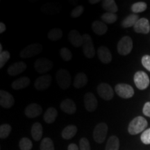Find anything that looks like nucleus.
<instances>
[{"mask_svg": "<svg viewBox=\"0 0 150 150\" xmlns=\"http://www.w3.org/2000/svg\"><path fill=\"white\" fill-rule=\"evenodd\" d=\"M10 53L8 51H3L0 54V68H2L4 66L7 61L10 59Z\"/></svg>", "mask_w": 150, "mask_h": 150, "instance_id": "obj_37", "label": "nucleus"}, {"mask_svg": "<svg viewBox=\"0 0 150 150\" xmlns=\"http://www.w3.org/2000/svg\"><path fill=\"white\" fill-rule=\"evenodd\" d=\"M83 11H84V7L83 6L81 5L77 6L75 7V8L71 11V13H70L71 17L73 18H79V17H80L82 14H83Z\"/></svg>", "mask_w": 150, "mask_h": 150, "instance_id": "obj_38", "label": "nucleus"}, {"mask_svg": "<svg viewBox=\"0 0 150 150\" xmlns=\"http://www.w3.org/2000/svg\"><path fill=\"white\" fill-rule=\"evenodd\" d=\"M108 125L104 122L97 124L93 131V138L97 143H102L108 134Z\"/></svg>", "mask_w": 150, "mask_h": 150, "instance_id": "obj_4", "label": "nucleus"}, {"mask_svg": "<svg viewBox=\"0 0 150 150\" xmlns=\"http://www.w3.org/2000/svg\"><path fill=\"white\" fill-rule=\"evenodd\" d=\"M97 55L100 61L104 64H108L112 61L111 53L106 46H102L98 49Z\"/></svg>", "mask_w": 150, "mask_h": 150, "instance_id": "obj_17", "label": "nucleus"}, {"mask_svg": "<svg viewBox=\"0 0 150 150\" xmlns=\"http://www.w3.org/2000/svg\"><path fill=\"white\" fill-rule=\"evenodd\" d=\"M57 116V110L54 107H50L47 108V110L45 112L44 115H43V118H44V120L46 123L52 124L55 122Z\"/></svg>", "mask_w": 150, "mask_h": 150, "instance_id": "obj_23", "label": "nucleus"}, {"mask_svg": "<svg viewBox=\"0 0 150 150\" xmlns=\"http://www.w3.org/2000/svg\"><path fill=\"white\" fill-rule=\"evenodd\" d=\"M97 93L103 99L109 101L114 96L113 89L109 84L106 83H99L97 87Z\"/></svg>", "mask_w": 150, "mask_h": 150, "instance_id": "obj_10", "label": "nucleus"}, {"mask_svg": "<svg viewBox=\"0 0 150 150\" xmlns=\"http://www.w3.org/2000/svg\"><path fill=\"white\" fill-rule=\"evenodd\" d=\"M102 8L106 12L115 13L118 11V7L114 0H104L102 1Z\"/></svg>", "mask_w": 150, "mask_h": 150, "instance_id": "obj_27", "label": "nucleus"}, {"mask_svg": "<svg viewBox=\"0 0 150 150\" xmlns=\"http://www.w3.org/2000/svg\"><path fill=\"white\" fill-rule=\"evenodd\" d=\"M59 8L54 4H46L41 8V11L45 13H56L59 11Z\"/></svg>", "mask_w": 150, "mask_h": 150, "instance_id": "obj_34", "label": "nucleus"}, {"mask_svg": "<svg viewBox=\"0 0 150 150\" xmlns=\"http://www.w3.org/2000/svg\"><path fill=\"white\" fill-rule=\"evenodd\" d=\"M31 136L35 141H39L42 136V127L40 122H35L31 127Z\"/></svg>", "mask_w": 150, "mask_h": 150, "instance_id": "obj_25", "label": "nucleus"}, {"mask_svg": "<svg viewBox=\"0 0 150 150\" xmlns=\"http://www.w3.org/2000/svg\"><path fill=\"white\" fill-rule=\"evenodd\" d=\"M80 150H91L89 140L86 138H82L79 141Z\"/></svg>", "mask_w": 150, "mask_h": 150, "instance_id": "obj_40", "label": "nucleus"}, {"mask_svg": "<svg viewBox=\"0 0 150 150\" xmlns=\"http://www.w3.org/2000/svg\"><path fill=\"white\" fill-rule=\"evenodd\" d=\"M89 2L91 3V4H95L100 2V1H99V0H90Z\"/></svg>", "mask_w": 150, "mask_h": 150, "instance_id": "obj_45", "label": "nucleus"}, {"mask_svg": "<svg viewBox=\"0 0 150 150\" xmlns=\"http://www.w3.org/2000/svg\"><path fill=\"white\" fill-rule=\"evenodd\" d=\"M120 140L116 136H112L106 142L105 150H119Z\"/></svg>", "mask_w": 150, "mask_h": 150, "instance_id": "obj_28", "label": "nucleus"}, {"mask_svg": "<svg viewBox=\"0 0 150 150\" xmlns=\"http://www.w3.org/2000/svg\"><path fill=\"white\" fill-rule=\"evenodd\" d=\"M92 29L95 34L103 35L107 32L108 26L106 23L99 20H95L92 24Z\"/></svg>", "mask_w": 150, "mask_h": 150, "instance_id": "obj_20", "label": "nucleus"}, {"mask_svg": "<svg viewBox=\"0 0 150 150\" xmlns=\"http://www.w3.org/2000/svg\"><path fill=\"white\" fill-rule=\"evenodd\" d=\"M47 37L52 41L59 40L63 37V31H62L61 29H58V28L51 29L49 31Z\"/></svg>", "mask_w": 150, "mask_h": 150, "instance_id": "obj_29", "label": "nucleus"}, {"mask_svg": "<svg viewBox=\"0 0 150 150\" xmlns=\"http://www.w3.org/2000/svg\"><path fill=\"white\" fill-rule=\"evenodd\" d=\"M68 40L74 47H80L83 45V35L77 30L73 29L68 33Z\"/></svg>", "mask_w": 150, "mask_h": 150, "instance_id": "obj_16", "label": "nucleus"}, {"mask_svg": "<svg viewBox=\"0 0 150 150\" xmlns=\"http://www.w3.org/2000/svg\"><path fill=\"white\" fill-rule=\"evenodd\" d=\"M140 140L145 145H149L150 144V128L146 129L142 132L140 136Z\"/></svg>", "mask_w": 150, "mask_h": 150, "instance_id": "obj_39", "label": "nucleus"}, {"mask_svg": "<svg viewBox=\"0 0 150 150\" xmlns=\"http://www.w3.org/2000/svg\"><path fill=\"white\" fill-rule=\"evenodd\" d=\"M142 64L148 71L150 72V56L149 55H145L142 56Z\"/></svg>", "mask_w": 150, "mask_h": 150, "instance_id": "obj_41", "label": "nucleus"}, {"mask_svg": "<svg viewBox=\"0 0 150 150\" xmlns=\"http://www.w3.org/2000/svg\"><path fill=\"white\" fill-rule=\"evenodd\" d=\"M67 150H79V149L78 146L76 145V144L72 143L68 146V147H67Z\"/></svg>", "mask_w": 150, "mask_h": 150, "instance_id": "obj_43", "label": "nucleus"}, {"mask_svg": "<svg viewBox=\"0 0 150 150\" xmlns=\"http://www.w3.org/2000/svg\"><path fill=\"white\" fill-rule=\"evenodd\" d=\"M60 108L62 111L65 113L72 115L76 111V106L74 101L71 99H66L63 100L60 104Z\"/></svg>", "mask_w": 150, "mask_h": 150, "instance_id": "obj_19", "label": "nucleus"}, {"mask_svg": "<svg viewBox=\"0 0 150 150\" xmlns=\"http://www.w3.org/2000/svg\"><path fill=\"white\" fill-rule=\"evenodd\" d=\"M53 63L47 59L40 58L35 61L34 67L35 70L40 74H45L49 72L53 67Z\"/></svg>", "mask_w": 150, "mask_h": 150, "instance_id": "obj_9", "label": "nucleus"}, {"mask_svg": "<svg viewBox=\"0 0 150 150\" xmlns=\"http://www.w3.org/2000/svg\"><path fill=\"white\" fill-rule=\"evenodd\" d=\"M134 29L136 33L147 34L150 31L149 20L146 18H140L134 26Z\"/></svg>", "mask_w": 150, "mask_h": 150, "instance_id": "obj_15", "label": "nucleus"}, {"mask_svg": "<svg viewBox=\"0 0 150 150\" xmlns=\"http://www.w3.org/2000/svg\"><path fill=\"white\" fill-rule=\"evenodd\" d=\"M56 80L59 87L63 90H67L71 85L70 74L65 69H60L56 72Z\"/></svg>", "mask_w": 150, "mask_h": 150, "instance_id": "obj_2", "label": "nucleus"}, {"mask_svg": "<svg viewBox=\"0 0 150 150\" xmlns=\"http://www.w3.org/2000/svg\"><path fill=\"white\" fill-rule=\"evenodd\" d=\"M88 83V77L83 72H79L76 75L74 78L73 86L75 88H81Z\"/></svg>", "mask_w": 150, "mask_h": 150, "instance_id": "obj_22", "label": "nucleus"}, {"mask_svg": "<svg viewBox=\"0 0 150 150\" xmlns=\"http://www.w3.org/2000/svg\"><path fill=\"white\" fill-rule=\"evenodd\" d=\"M147 8V5L145 2L143 1H139V2L134 3L131 6V9L133 13H142L145 11Z\"/></svg>", "mask_w": 150, "mask_h": 150, "instance_id": "obj_31", "label": "nucleus"}, {"mask_svg": "<svg viewBox=\"0 0 150 150\" xmlns=\"http://www.w3.org/2000/svg\"><path fill=\"white\" fill-rule=\"evenodd\" d=\"M19 147L21 150H31L33 147V143L29 138L24 137L19 142Z\"/></svg>", "mask_w": 150, "mask_h": 150, "instance_id": "obj_33", "label": "nucleus"}, {"mask_svg": "<svg viewBox=\"0 0 150 150\" xmlns=\"http://www.w3.org/2000/svg\"><path fill=\"white\" fill-rule=\"evenodd\" d=\"M134 83L139 90H145L149 85V78L143 71H138L134 75Z\"/></svg>", "mask_w": 150, "mask_h": 150, "instance_id": "obj_8", "label": "nucleus"}, {"mask_svg": "<svg viewBox=\"0 0 150 150\" xmlns=\"http://www.w3.org/2000/svg\"><path fill=\"white\" fill-rule=\"evenodd\" d=\"M11 130H12V128H11V125H8V124L1 125V127H0V138L1 139L6 138L7 137H8L9 134H11Z\"/></svg>", "mask_w": 150, "mask_h": 150, "instance_id": "obj_35", "label": "nucleus"}, {"mask_svg": "<svg viewBox=\"0 0 150 150\" xmlns=\"http://www.w3.org/2000/svg\"><path fill=\"white\" fill-rule=\"evenodd\" d=\"M102 22L106 24H113L117 20V16L115 13H105L101 16Z\"/></svg>", "mask_w": 150, "mask_h": 150, "instance_id": "obj_30", "label": "nucleus"}, {"mask_svg": "<svg viewBox=\"0 0 150 150\" xmlns=\"http://www.w3.org/2000/svg\"><path fill=\"white\" fill-rule=\"evenodd\" d=\"M27 69V65L22 61L16 62L8 67L7 72L11 76H16V75L21 74Z\"/></svg>", "mask_w": 150, "mask_h": 150, "instance_id": "obj_18", "label": "nucleus"}, {"mask_svg": "<svg viewBox=\"0 0 150 150\" xmlns=\"http://www.w3.org/2000/svg\"><path fill=\"white\" fill-rule=\"evenodd\" d=\"M6 29V27L5 24L3 22L0 23V33H3Z\"/></svg>", "mask_w": 150, "mask_h": 150, "instance_id": "obj_44", "label": "nucleus"}, {"mask_svg": "<svg viewBox=\"0 0 150 150\" xmlns=\"http://www.w3.org/2000/svg\"><path fill=\"white\" fill-rule=\"evenodd\" d=\"M60 55L65 61H70L72 58V52L67 47H62L60 50Z\"/></svg>", "mask_w": 150, "mask_h": 150, "instance_id": "obj_36", "label": "nucleus"}, {"mask_svg": "<svg viewBox=\"0 0 150 150\" xmlns=\"http://www.w3.org/2000/svg\"><path fill=\"white\" fill-rule=\"evenodd\" d=\"M139 20V16L137 14H131L125 18L122 22V26L124 28H129L134 26L138 20Z\"/></svg>", "mask_w": 150, "mask_h": 150, "instance_id": "obj_26", "label": "nucleus"}, {"mask_svg": "<svg viewBox=\"0 0 150 150\" xmlns=\"http://www.w3.org/2000/svg\"><path fill=\"white\" fill-rule=\"evenodd\" d=\"M148 125L147 121L142 116H138L131 121L128 127V131L131 135H136L145 131Z\"/></svg>", "mask_w": 150, "mask_h": 150, "instance_id": "obj_1", "label": "nucleus"}, {"mask_svg": "<svg viewBox=\"0 0 150 150\" xmlns=\"http://www.w3.org/2000/svg\"><path fill=\"white\" fill-rule=\"evenodd\" d=\"M117 52L122 56H127L133 49V41L129 36H124L117 43Z\"/></svg>", "mask_w": 150, "mask_h": 150, "instance_id": "obj_5", "label": "nucleus"}, {"mask_svg": "<svg viewBox=\"0 0 150 150\" xmlns=\"http://www.w3.org/2000/svg\"><path fill=\"white\" fill-rule=\"evenodd\" d=\"M42 112V108L38 104L31 103L24 110V113L29 118H34L40 116Z\"/></svg>", "mask_w": 150, "mask_h": 150, "instance_id": "obj_14", "label": "nucleus"}, {"mask_svg": "<svg viewBox=\"0 0 150 150\" xmlns=\"http://www.w3.org/2000/svg\"><path fill=\"white\" fill-rule=\"evenodd\" d=\"M52 78L51 75H42L36 79L34 83V87L38 91H44L50 88L52 84Z\"/></svg>", "mask_w": 150, "mask_h": 150, "instance_id": "obj_11", "label": "nucleus"}, {"mask_svg": "<svg viewBox=\"0 0 150 150\" xmlns=\"http://www.w3.org/2000/svg\"><path fill=\"white\" fill-rule=\"evenodd\" d=\"M42 51V46L40 43H34L25 47L21 50L20 56L22 59H29L38 55Z\"/></svg>", "mask_w": 150, "mask_h": 150, "instance_id": "obj_3", "label": "nucleus"}, {"mask_svg": "<svg viewBox=\"0 0 150 150\" xmlns=\"http://www.w3.org/2000/svg\"><path fill=\"white\" fill-rule=\"evenodd\" d=\"M76 132H77V128L75 125H68V126L65 127L63 130L62 131V138L65 140H70L75 136Z\"/></svg>", "mask_w": 150, "mask_h": 150, "instance_id": "obj_24", "label": "nucleus"}, {"mask_svg": "<svg viewBox=\"0 0 150 150\" xmlns=\"http://www.w3.org/2000/svg\"><path fill=\"white\" fill-rule=\"evenodd\" d=\"M84 106L86 109L89 112H93L97 109L98 106L97 99L92 93H87L84 96Z\"/></svg>", "mask_w": 150, "mask_h": 150, "instance_id": "obj_12", "label": "nucleus"}, {"mask_svg": "<svg viewBox=\"0 0 150 150\" xmlns=\"http://www.w3.org/2000/svg\"><path fill=\"white\" fill-rule=\"evenodd\" d=\"M40 150H54V146L52 140L50 138H43L40 145Z\"/></svg>", "mask_w": 150, "mask_h": 150, "instance_id": "obj_32", "label": "nucleus"}, {"mask_svg": "<svg viewBox=\"0 0 150 150\" xmlns=\"http://www.w3.org/2000/svg\"><path fill=\"white\" fill-rule=\"evenodd\" d=\"M15 104L14 97L9 93L8 92L5 91H0V105L4 108H10Z\"/></svg>", "mask_w": 150, "mask_h": 150, "instance_id": "obj_13", "label": "nucleus"}, {"mask_svg": "<svg viewBox=\"0 0 150 150\" xmlns=\"http://www.w3.org/2000/svg\"><path fill=\"white\" fill-rule=\"evenodd\" d=\"M83 52L84 56L88 59H93L95 55V50L94 47L93 40H92L91 35L87 33L83 35Z\"/></svg>", "mask_w": 150, "mask_h": 150, "instance_id": "obj_6", "label": "nucleus"}, {"mask_svg": "<svg viewBox=\"0 0 150 150\" xmlns=\"http://www.w3.org/2000/svg\"><path fill=\"white\" fill-rule=\"evenodd\" d=\"M115 93L123 99H129L134 96V90L132 86L127 83H118L115 86Z\"/></svg>", "mask_w": 150, "mask_h": 150, "instance_id": "obj_7", "label": "nucleus"}, {"mask_svg": "<svg viewBox=\"0 0 150 150\" xmlns=\"http://www.w3.org/2000/svg\"><path fill=\"white\" fill-rule=\"evenodd\" d=\"M31 83V80L27 76H22L15 80L12 83L11 87L14 90H20L28 87Z\"/></svg>", "mask_w": 150, "mask_h": 150, "instance_id": "obj_21", "label": "nucleus"}, {"mask_svg": "<svg viewBox=\"0 0 150 150\" xmlns=\"http://www.w3.org/2000/svg\"><path fill=\"white\" fill-rule=\"evenodd\" d=\"M3 51H2V45L0 44V54L2 53Z\"/></svg>", "mask_w": 150, "mask_h": 150, "instance_id": "obj_46", "label": "nucleus"}, {"mask_svg": "<svg viewBox=\"0 0 150 150\" xmlns=\"http://www.w3.org/2000/svg\"><path fill=\"white\" fill-rule=\"evenodd\" d=\"M142 112L144 115L150 117V102L145 103L142 108Z\"/></svg>", "mask_w": 150, "mask_h": 150, "instance_id": "obj_42", "label": "nucleus"}]
</instances>
